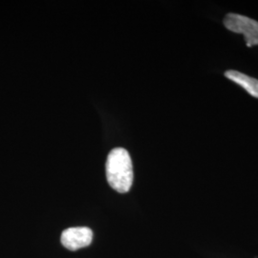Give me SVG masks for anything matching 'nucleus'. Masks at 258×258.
<instances>
[{"instance_id": "7ed1b4c3", "label": "nucleus", "mask_w": 258, "mask_h": 258, "mask_svg": "<svg viewBox=\"0 0 258 258\" xmlns=\"http://www.w3.org/2000/svg\"><path fill=\"white\" fill-rule=\"evenodd\" d=\"M93 231L86 227L70 228L65 230L61 234V244L66 249L78 250L91 244Z\"/></svg>"}, {"instance_id": "20e7f679", "label": "nucleus", "mask_w": 258, "mask_h": 258, "mask_svg": "<svg viewBox=\"0 0 258 258\" xmlns=\"http://www.w3.org/2000/svg\"><path fill=\"white\" fill-rule=\"evenodd\" d=\"M225 76L231 82L237 83L243 89H245L250 96L258 99V80L243 74L235 70H229Z\"/></svg>"}, {"instance_id": "f03ea898", "label": "nucleus", "mask_w": 258, "mask_h": 258, "mask_svg": "<svg viewBox=\"0 0 258 258\" xmlns=\"http://www.w3.org/2000/svg\"><path fill=\"white\" fill-rule=\"evenodd\" d=\"M224 25L233 33L244 35L247 46L258 45V22L256 20L230 13L224 19Z\"/></svg>"}, {"instance_id": "f257e3e1", "label": "nucleus", "mask_w": 258, "mask_h": 258, "mask_svg": "<svg viewBox=\"0 0 258 258\" xmlns=\"http://www.w3.org/2000/svg\"><path fill=\"white\" fill-rule=\"evenodd\" d=\"M105 170L108 184L113 189L120 194L128 192L133 184V166L126 149L117 148L111 150Z\"/></svg>"}]
</instances>
